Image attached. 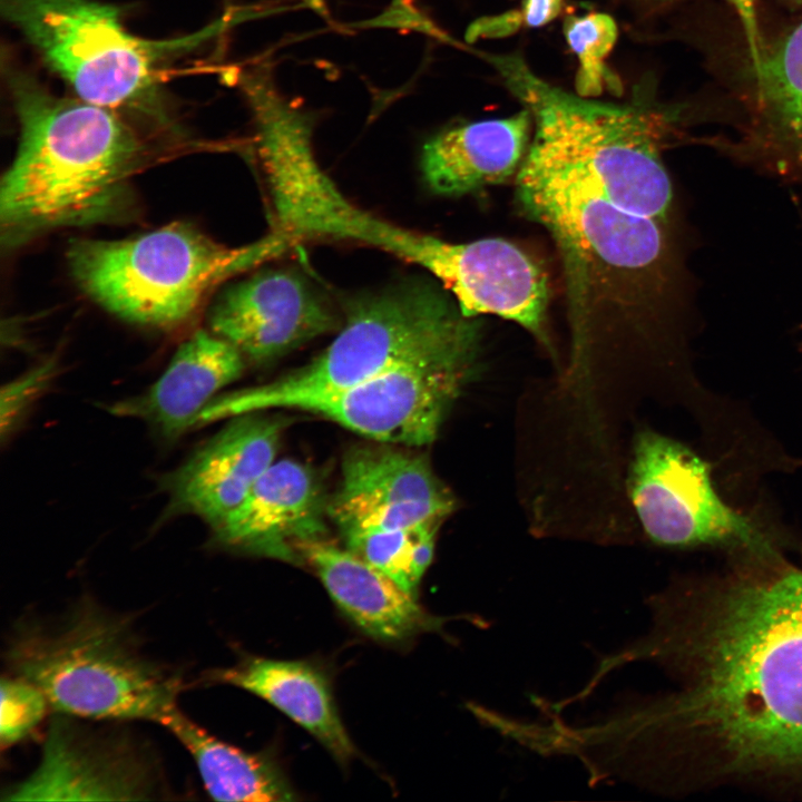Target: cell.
Returning <instances> with one entry per match:
<instances>
[{"instance_id": "cell-19", "label": "cell", "mask_w": 802, "mask_h": 802, "mask_svg": "<svg viewBox=\"0 0 802 802\" xmlns=\"http://www.w3.org/2000/svg\"><path fill=\"white\" fill-rule=\"evenodd\" d=\"M209 678L265 700L312 734L339 762L345 764L355 755L329 678L312 664L247 656L213 672Z\"/></svg>"}, {"instance_id": "cell-5", "label": "cell", "mask_w": 802, "mask_h": 802, "mask_svg": "<svg viewBox=\"0 0 802 802\" xmlns=\"http://www.w3.org/2000/svg\"><path fill=\"white\" fill-rule=\"evenodd\" d=\"M482 327L429 283L398 285L358 302L335 339L311 362L257 387L215 398L207 421L285 409L293 400L340 391L409 363L481 351Z\"/></svg>"}, {"instance_id": "cell-22", "label": "cell", "mask_w": 802, "mask_h": 802, "mask_svg": "<svg viewBox=\"0 0 802 802\" xmlns=\"http://www.w3.org/2000/svg\"><path fill=\"white\" fill-rule=\"evenodd\" d=\"M426 524L405 529L348 530L342 534L349 550L415 596L419 585L412 573L413 550Z\"/></svg>"}, {"instance_id": "cell-12", "label": "cell", "mask_w": 802, "mask_h": 802, "mask_svg": "<svg viewBox=\"0 0 802 802\" xmlns=\"http://www.w3.org/2000/svg\"><path fill=\"white\" fill-rule=\"evenodd\" d=\"M285 421L258 412L232 421L163 481L169 515L189 514L213 529L276 461Z\"/></svg>"}, {"instance_id": "cell-20", "label": "cell", "mask_w": 802, "mask_h": 802, "mask_svg": "<svg viewBox=\"0 0 802 802\" xmlns=\"http://www.w3.org/2000/svg\"><path fill=\"white\" fill-rule=\"evenodd\" d=\"M193 757L206 792L216 801L286 802L296 799L267 755L250 753L212 735L175 707L159 722Z\"/></svg>"}, {"instance_id": "cell-27", "label": "cell", "mask_w": 802, "mask_h": 802, "mask_svg": "<svg viewBox=\"0 0 802 802\" xmlns=\"http://www.w3.org/2000/svg\"><path fill=\"white\" fill-rule=\"evenodd\" d=\"M522 25L519 11H509L498 17L477 21L470 28L471 36H505L516 31Z\"/></svg>"}, {"instance_id": "cell-4", "label": "cell", "mask_w": 802, "mask_h": 802, "mask_svg": "<svg viewBox=\"0 0 802 802\" xmlns=\"http://www.w3.org/2000/svg\"><path fill=\"white\" fill-rule=\"evenodd\" d=\"M13 675L57 713L86 720L159 723L177 707L183 677L141 648L133 624L90 599L52 624L17 628L6 651Z\"/></svg>"}, {"instance_id": "cell-25", "label": "cell", "mask_w": 802, "mask_h": 802, "mask_svg": "<svg viewBox=\"0 0 802 802\" xmlns=\"http://www.w3.org/2000/svg\"><path fill=\"white\" fill-rule=\"evenodd\" d=\"M736 12L749 48L752 70L761 62L764 46L757 21V0H725Z\"/></svg>"}, {"instance_id": "cell-13", "label": "cell", "mask_w": 802, "mask_h": 802, "mask_svg": "<svg viewBox=\"0 0 802 802\" xmlns=\"http://www.w3.org/2000/svg\"><path fill=\"white\" fill-rule=\"evenodd\" d=\"M334 324L321 296L285 270L265 271L231 287L211 316L212 331L256 362L281 356Z\"/></svg>"}, {"instance_id": "cell-26", "label": "cell", "mask_w": 802, "mask_h": 802, "mask_svg": "<svg viewBox=\"0 0 802 802\" xmlns=\"http://www.w3.org/2000/svg\"><path fill=\"white\" fill-rule=\"evenodd\" d=\"M563 0H522L521 20L527 27L538 28L555 20L561 10Z\"/></svg>"}, {"instance_id": "cell-1", "label": "cell", "mask_w": 802, "mask_h": 802, "mask_svg": "<svg viewBox=\"0 0 802 802\" xmlns=\"http://www.w3.org/2000/svg\"><path fill=\"white\" fill-rule=\"evenodd\" d=\"M649 630L596 666L635 662L679 684L593 724L607 759L645 785L683 762L715 774L802 776V569L777 558L714 588L652 597Z\"/></svg>"}, {"instance_id": "cell-17", "label": "cell", "mask_w": 802, "mask_h": 802, "mask_svg": "<svg viewBox=\"0 0 802 802\" xmlns=\"http://www.w3.org/2000/svg\"><path fill=\"white\" fill-rule=\"evenodd\" d=\"M531 115L517 114L444 129L424 144L421 172L431 192L460 196L518 174L526 154Z\"/></svg>"}, {"instance_id": "cell-16", "label": "cell", "mask_w": 802, "mask_h": 802, "mask_svg": "<svg viewBox=\"0 0 802 802\" xmlns=\"http://www.w3.org/2000/svg\"><path fill=\"white\" fill-rule=\"evenodd\" d=\"M244 355L217 334L198 331L176 351L163 374L145 392L116 401L106 410L148 423L175 438L193 427L215 395L237 380Z\"/></svg>"}, {"instance_id": "cell-7", "label": "cell", "mask_w": 802, "mask_h": 802, "mask_svg": "<svg viewBox=\"0 0 802 802\" xmlns=\"http://www.w3.org/2000/svg\"><path fill=\"white\" fill-rule=\"evenodd\" d=\"M1 11L78 98L141 113L164 126L170 119L158 65L212 35L207 28L176 40L143 39L128 32L118 8L94 0H1Z\"/></svg>"}, {"instance_id": "cell-11", "label": "cell", "mask_w": 802, "mask_h": 802, "mask_svg": "<svg viewBox=\"0 0 802 802\" xmlns=\"http://www.w3.org/2000/svg\"><path fill=\"white\" fill-rule=\"evenodd\" d=\"M456 507L428 461L390 446L358 447L342 463L329 516L341 531L394 530L442 522Z\"/></svg>"}, {"instance_id": "cell-14", "label": "cell", "mask_w": 802, "mask_h": 802, "mask_svg": "<svg viewBox=\"0 0 802 802\" xmlns=\"http://www.w3.org/2000/svg\"><path fill=\"white\" fill-rule=\"evenodd\" d=\"M329 502L306 464L275 461L216 528L214 540L239 552L299 564L297 547L325 538Z\"/></svg>"}, {"instance_id": "cell-23", "label": "cell", "mask_w": 802, "mask_h": 802, "mask_svg": "<svg viewBox=\"0 0 802 802\" xmlns=\"http://www.w3.org/2000/svg\"><path fill=\"white\" fill-rule=\"evenodd\" d=\"M49 702L33 683L12 675L1 679L0 742L2 749L27 737L43 720Z\"/></svg>"}, {"instance_id": "cell-6", "label": "cell", "mask_w": 802, "mask_h": 802, "mask_svg": "<svg viewBox=\"0 0 802 802\" xmlns=\"http://www.w3.org/2000/svg\"><path fill=\"white\" fill-rule=\"evenodd\" d=\"M276 233L228 247L187 224H170L124 239L72 241V276L96 303L118 317L173 329L189 321L231 276L287 247Z\"/></svg>"}, {"instance_id": "cell-9", "label": "cell", "mask_w": 802, "mask_h": 802, "mask_svg": "<svg viewBox=\"0 0 802 802\" xmlns=\"http://www.w3.org/2000/svg\"><path fill=\"white\" fill-rule=\"evenodd\" d=\"M480 352L400 365L340 391L295 399L285 409L320 415L380 443L426 446L479 373Z\"/></svg>"}, {"instance_id": "cell-24", "label": "cell", "mask_w": 802, "mask_h": 802, "mask_svg": "<svg viewBox=\"0 0 802 802\" xmlns=\"http://www.w3.org/2000/svg\"><path fill=\"white\" fill-rule=\"evenodd\" d=\"M55 369V362H43L2 389V437L13 428L14 422L35 398L48 387L53 376Z\"/></svg>"}, {"instance_id": "cell-8", "label": "cell", "mask_w": 802, "mask_h": 802, "mask_svg": "<svg viewBox=\"0 0 802 802\" xmlns=\"http://www.w3.org/2000/svg\"><path fill=\"white\" fill-rule=\"evenodd\" d=\"M628 492L656 545L733 548L756 560L779 557L772 534L728 506L714 487L710 466L674 439L648 430L636 436Z\"/></svg>"}, {"instance_id": "cell-18", "label": "cell", "mask_w": 802, "mask_h": 802, "mask_svg": "<svg viewBox=\"0 0 802 802\" xmlns=\"http://www.w3.org/2000/svg\"><path fill=\"white\" fill-rule=\"evenodd\" d=\"M753 71L756 119L744 154L802 185V22Z\"/></svg>"}, {"instance_id": "cell-15", "label": "cell", "mask_w": 802, "mask_h": 802, "mask_svg": "<svg viewBox=\"0 0 802 802\" xmlns=\"http://www.w3.org/2000/svg\"><path fill=\"white\" fill-rule=\"evenodd\" d=\"M297 551L338 607L376 639L395 643L421 633H442L453 618L428 613L414 595L346 547L319 538L302 542Z\"/></svg>"}, {"instance_id": "cell-2", "label": "cell", "mask_w": 802, "mask_h": 802, "mask_svg": "<svg viewBox=\"0 0 802 802\" xmlns=\"http://www.w3.org/2000/svg\"><path fill=\"white\" fill-rule=\"evenodd\" d=\"M4 72L20 136L0 184L2 243L126 214L149 153L135 129L113 109L53 95L20 67Z\"/></svg>"}, {"instance_id": "cell-21", "label": "cell", "mask_w": 802, "mask_h": 802, "mask_svg": "<svg viewBox=\"0 0 802 802\" xmlns=\"http://www.w3.org/2000/svg\"><path fill=\"white\" fill-rule=\"evenodd\" d=\"M564 35L579 62L576 76L578 95L596 97L605 85L614 91L622 90L618 79L605 65L617 39V26L610 16L591 12L568 17L564 23Z\"/></svg>"}, {"instance_id": "cell-3", "label": "cell", "mask_w": 802, "mask_h": 802, "mask_svg": "<svg viewBox=\"0 0 802 802\" xmlns=\"http://www.w3.org/2000/svg\"><path fill=\"white\" fill-rule=\"evenodd\" d=\"M535 123L528 153L573 172L617 207L672 225L673 185L662 151L678 116L640 89L616 104L566 91L518 55H488Z\"/></svg>"}, {"instance_id": "cell-10", "label": "cell", "mask_w": 802, "mask_h": 802, "mask_svg": "<svg viewBox=\"0 0 802 802\" xmlns=\"http://www.w3.org/2000/svg\"><path fill=\"white\" fill-rule=\"evenodd\" d=\"M58 713L40 761L3 801L150 800L158 793L151 760L124 734L107 733Z\"/></svg>"}]
</instances>
